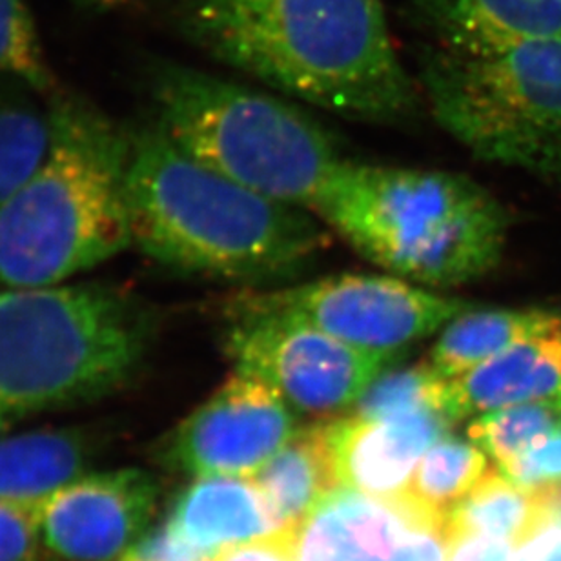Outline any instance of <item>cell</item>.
<instances>
[{
	"label": "cell",
	"instance_id": "1",
	"mask_svg": "<svg viewBox=\"0 0 561 561\" xmlns=\"http://www.w3.org/2000/svg\"><path fill=\"white\" fill-rule=\"evenodd\" d=\"M167 19L222 65L332 114L385 125L420 110L381 0H172Z\"/></svg>",
	"mask_w": 561,
	"mask_h": 561
},
{
	"label": "cell",
	"instance_id": "2",
	"mask_svg": "<svg viewBox=\"0 0 561 561\" xmlns=\"http://www.w3.org/2000/svg\"><path fill=\"white\" fill-rule=\"evenodd\" d=\"M134 247L179 272L228 280L294 276L329 247L310 211L211 170L151 121L131 126Z\"/></svg>",
	"mask_w": 561,
	"mask_h": 561
},
{
	"label": "cell",
	"instance_id": "3",
	"mask_svg": "<svg viewBox=\"0 0 561 561\" xmlns=\"http://www.w3.org/2000/svg\"><path fill=\"white\" fill-rule=\"evenodd\" d=\"M48 104V156L0 203V288L70 285L134 247L126 190L131 126L65 90Z\"/></svg>",
	"mask_w": 561,
	"mask_h": 561
},
{
	"label": "cell",
	"instance_id": "4",
	"mask_svg": "<svg viewBox=\"0 0 561 561\" xmlns=\"http://www.w3.org/2000/svg\"><path fill=\"white\" fill-rule=\"evenodd\" d=\"M313 214L359 254L401 279L459 286L500 263L503 206L472 179L346 161Z\"/></svg>",
	"mask_w": 561,
	"mask_h": 561
},
{
	"label": "cell",
	"instance_id": "5",
	"mask_svg": "<svg viewBox=\"0 0 561 561\" xmlns=\"http://www.w3.org/2000/svg\"><path fill=\"white\" fill-rule=\"evenodd\" d=\"M151 334L150 312L121 286L0 288V432L131 383Z\"/></svg>",
	"mask_w": 561,
	"mask_h": 561
},
{
	"label": "cell",
	"instance_id": "6",
	"mask_svg": "<svg viewBox=\"0 0 561 561\" xmlns=\"http://www.w3.org/2000/svg\"><path fill=\"white\" fill-rule=\"evenodd\" d=\"M156 123L186 153L257 194L313 211L345 164L340 140L283 99L172 60L145 66Z\"/></svg>",
	"mask_w": 561,
	"mask_h": 561
},
{
	"label": "cell",
	"instance_id": "7",
	"mask_svg": "<svg viewBox=\"0 0 561 561\" xmlns=\"http://www.w3.org/2000/svg\"><path fill=\"white\" fill-rule=\"evenodd\" d=\"M417 68L437 125L472 156L561 178V43L485 55L426 44Z\"/></svg>",
	"mask_w": 561,
	"mask_h": 561
},
{
	"label": "cell",
	"instance_id": "8",
	"mask_svg": "<svg viewBox=\"0 0 561 561\" xmlns=\"http://www.w3.org/2000/svg\"><path fill=\"white\" fill-rule=\"evenodd\" d=\"M470 308L463 299L442 296L401 277L343 274L238 297L230 312L233 318L291 319L359 351L398 357L407 346L442 332Z\"/></svg>",
	"mask_w": 561,
	"mask_h": 561
},
{
	"label": "cell",
	"instance_id": "9",
	"mask_svg": "<svg viewBox=\"0 0 561 561\" xmlns=\"http://www.w3.org/2000/svg\"><path fill=\"white\" fill-rule=\"evenodd\" d=\"M227 335L236 370L271 385L296 412L351 411L396 357L346 345L310 324L274 316H236Z\"/></svg>",
	"mask_w": 561,
	"mask_h": 561
},
{
	"label": "cell",
	"instance_id": "10",
	"mask_svg": "<svg viewBox=\"0 0 561 561\" xmlns=\"http://www.w3.org/2000/svg\"><path fill=\"white\" fill-rule=\"evenodd\" d=\"M299 431L271 385L236 373L162 442L159 459L192 478H254Z\"/></svg>",
	"mask_w": 561,
	"mask_h": 561
},
{
	"label": "cell",
	"instance_id": "11",
	"mask_svg": "<svg viewBox=\"0 0 561 561\" xmlns=\"http://www.w3.org/2000/svg\"><path fill=\"white\" fill-rule=\"evenodd\" d=\"M159 486L140 469L79 476L32 508L38 540L65 561L126 557L146 535Z\"/></svg>",
	"mask_w": 561,
	"mask_h": 561
},
{
	"label": "cell",
	"instance_id": "12",
	"mask_svg": "<svg viewBox=\"0 0 561 561\" xmlns=\"http://www.w3.org/2000/svg\"><path fill=\"white\" fill-rule=\"evenodd\" d=\"M454 421L423 411L387 420L346 414L324 421L341 485L379 502L403 496L426 450L447 436Z\"/></svg>",
	"mask_w": 561,
	"mask_h": 561
},
{
	"label": "cell",
	"instance_id": "13",
	"mask_svg": "<svg viewBox=\"0 0 561 561\" xmlns=\"http://www.w3.org/2000/svg\"><path fill=\"white\" fill-rule=\"evenodd\" d=\"M411 19L428 44L454 54L561 43V0H412Z\"/></svg>",
	"mask_w": 561,
	"mask_h": 561
},
{
	"label": "cell",
	"instance_id": "14",
	"mask_svg": "<svg viewBox=\"0 0 561 561\" xmlns=\"http://www.w3.org/2000/svg\"><path fill=\"white\" fill-rule=\"evenodd\" d=\"M560 394L561 323L450 379L447 412L456 423L508 407L557 401Z\"/></svg>",
	"mask_w": 561,
	"mask_h": 561
},
{
	"label": "cell",
	"instance_id": "15",
	"mask_svg": "<svg viewBox=\"0 0 561 561\" xmlns=\"http://www.w3.org/2000/svg\"><path fill=\"white\" fill-rule=\"evenodd\" d=\"M173 535L214 558L225 547L276 533L265 494L254 478H194L173 502L167 522Z\"/></svg>",
	"mask_w": 561,
	"mask_h": 561
},
{
	"label": "cell",
	"instance_id": "16",
	"mask_svg": "<svg viewBox=\"0 0 561 561\" xmlns=\"http://www.w3.org/2000/svg\"><path fill=\"white\" fill-rule=\"evenodd\" d=\"M403 527L387 503L343 489L302 525L297 561H387Z\"/></svg>",
	"mask_w": 561,
	"mask_h": 561
},
{
	"label": "cell",
	"instance_id": "17",
	"mask_svg": "<svg viewBox=\"0 0 561 561\" xmlns=\"http://www.w3.org/2000/svg\"><path fill=\"white\" fill-rule=\"evenodd\" d=\"M93 447L79 428L0 432V502L33 507L84 474Z\"/></svg>",
	"mask_w": 561,
	"mask_h": 561
},
{
	"label": "cell",
	"instance_id": "18",
	"mask_svg": "<svg viewBox=\"0 0 561 561\" xmlns=\"http://www.w3.org/2000/svg\"><path fill=\"white\" fill-rule=\"evenodd\" d=\"M254 481L265 494L277 530H301L329 497L343 491L324 421L299 428Z\"/></svg>",
	"mask_w": 561,
	"mask_h": 561
},
{
	"label": "cell",
	"instance_id": "19",
	"mask_svg": "<svg viewBox=\"0 0 561 561\" xmlns=\"http://www.w3.org/2000/svg\"><path fill=\"white\" fill-rule=\"evenodd\" d=\"M489 470L483 448L472 439L443 436L421 458L400 500L387 503L403 524L448 525L450 514Z\"/></svg>",
	"mask_w": 561,
	"mask_h": 561
},
{
	"label": "cell",
	"instance_id": "20",
	"mask_svg": "<svg viewBox=\"0 0 561 561\" xmlns=\"http://www.w3.org/2000/svg\"><path fill=\"white\" fill-rule=\"evenodd\" d=\"M561 323L543 310H467L443 327L432 346V367L445 378H458L519 341Z\"/></svg>",
	"mask_w": 561,
	"mask_h": 561
},
{
	"label": "cell",
	"instance_id": "21",
	"mask_svg": "<svg viewBox=\"0 0 561 561\" xmlns=\"http://www.w3.org/2000/svg\"><path fill=\"white\" fill-rule=\"evenodd\" d=\"M549 519L538 492L516 485L502 470L489 467L480 483L450 514L448 529L459 546L469 540H489L516 549Z\"/></svg>",
	"mask_w": 561,
	"mask_h": 561
},
{
	"label": "cell",
	"instance_id": "22",
	"mask_svg": "<svg viewBox=\"0 0 561 561\" xmlns=\"http://www.w3.org/2000/svg\"><path fill=\"white\" fill-rule=\"evenodd\" d=\"M43 93L0 76V203L15 194L43 164L51 145L49 104Z\"/></svg>",
	"mask_w": 561,
	"mask_h": 561
},
{
	"label": "cell",
	"instance_id": "23",
	"mask_svg": "<svg viewBox=\"0 0 561 561\" xmlns=\"http://www.w3.org/2000/svg\"><path fill=\"white\" fill-rule=\"evenodd\" d=\"M448 381L450 379L437 373L431 362L387 368L348 412L365 420H387L423 411L448 416Z\"/></svg>",
	"mask_w": 561,
	"mask_h": 561
},
{
	"label": "cell",
	"instance_id": "24",
	"mask_svg": "<svg viewBox=\"0 0 561 561\" xmlns=\"http://www.w3.org/2000/svg\"><path fill=\"white\" fill-rule=\"evenodd\" d=\"M560 428L557 401H540L472 417L467 434L486 456L496 459L497 467H505Z\"/></svg>",
	"mask_w": 561,
	"mask_h": 561
},
{
	"label": "cell",
	"instance_id": "25",
	"mask_svg": "<svg viewBox=\"0 0 561 561\" xmlns=\"http://www.w3.org/2000/svg\"><path fill=\"white\" fill-rule=\"evenodd\" d=\"M0 76L26 82L46 98L60 90L30 0H0Z\"/></svg>",
	"mask_w": 561,
	"mask_h": 561
},
{
	"label": "cell",
	"instance_id": "26",
	"mask_svg": "<svg viewBox=\"0 0 561 561\" xmlns=\"http://www.w3.org/2000/svg\"><path fill=\"white\" fill-rule=\"evenodd\" d=\"M516 485L527 491H543L561 483V428L546 442L513 459L505 467H497Z\"/></svg>",
	"mask_w": 561,
	"mask_h": 561
},
{
	"label": "cell",
	"instance_id": "27",
	"mask_svg": "<svg viewBox=\"0 0 561 561\" xmlns=\"http://www.w3.org/2000/svg\"><path fill=\"white\" fill-rule=\"evenodd\" d=\"M41 547L32 508L0 502V561H38Z\"/></svg>",
	"mask_w": 561,
	"mask_h": 561
},
{
	"label": "cell",
	"instance_id": "28",
	"mask_svg": "<svg viewBox=\"0 0 561 561\" xmlns=\"http://www.w3.org/2000/svg\"><path fill=\"white\" fill-rule=\"evenodd\" d=\"M458 549L448 525L405 524L387 561H454Z\"/></svg>",
	"mask_w": 561,
	"mask_h": 561
},
{
	"label": "cell",
	"instance_id": "29",
	"mask_svg": "<svg viewBox=\"0 0 561 561\" xmlns=\"http://www.w3.org/2000/svg\"><path fill=\"white\" fill-rule=\"evenodd\" d=\"M299 530L280 529L257 540L225 547L210 561H297Z\"/></svg>",
	"mask_w": 561,
	"mask_h": 561
},
{
	"label": "cell",
	"instance_id": "30",
	"mask_svg": "<svg viewBox=\"0 0 561 561\" xmlns=\"http://www.w3.org/2000/svg\"><path fill=\"white\" fill-rule=\"evenodd\" d=\"M125 558L134 561H210L203 552L173 535L167 522L137 541Z\"/></svg>",
	"mask_w": 561,
	"mask_h": 561
},
{
	"label": "cell",
	"instance_id": "31",
	"mask_svg": "<svg viewBox=\"0 0 561 561\" xmlns=\"http://www.w3.org/2000/svg\"><path fill=\"white\" fill-rule=\"evenodd\" d=\"M513 561H561V524L549 519L513 551Z\"/></svg>",
	"mask_w": 561,
	"mask_h": 561
},
{
	"label": "cell",
	"instance_id": "32",
	"mask_svg": "<svg viewBox=\"0 0 561 561\" xmlns=\"http://www.w3.org/2000/svg\"><path fill=\"white\" fill-rule=\"evenodd\" d=\"M513 547L502 541L469 540L454 561H513Z\"/></svg>",
	"mask_w": 561,
	"mask_h": 561
},
{
	"label": "cell",
	"instance_id": "33",
	"mask_svg": "<svg viewBox=\"0 0 561 561\" xmlns=\"http://www.w3.org/2000/svg\"><path fill=\"white\" fill-rule=\"evenodd\" d=\"M77 10L84 13H104V11L114 10L126 0H70Z\"/></svg>",
	"mask_w": 561,
	"mask_h": 561
},
{
	"label": "cell",
	"instance_id": "34",
	"mask_svg": "<svg viewBox=\"0 0 561 561\" xmlns=\"http://www.w3.org/2000/svg\"><path fill=\"white\" fill-rule=\"evenodd\" d=\"M557 405H558V409H560V411H561V394L558 396Z\"/></svg>",
	"mask_w": 561,
	"mask_h": 561
},
{
	"label": "cell",
	"instance_id": "35",
	"mask_svg": "<svg viewBox=\"0 0 561 561\" xmlns=\"http://www.w3.org/2000/svg\"><path fill=\"white\" fill-rule=\"evenodd\" d=\"M131 561H134V560H131Z\"/></svg>",
	"mask_w": 561,
	"mask_h": 561
}]
</instances>
